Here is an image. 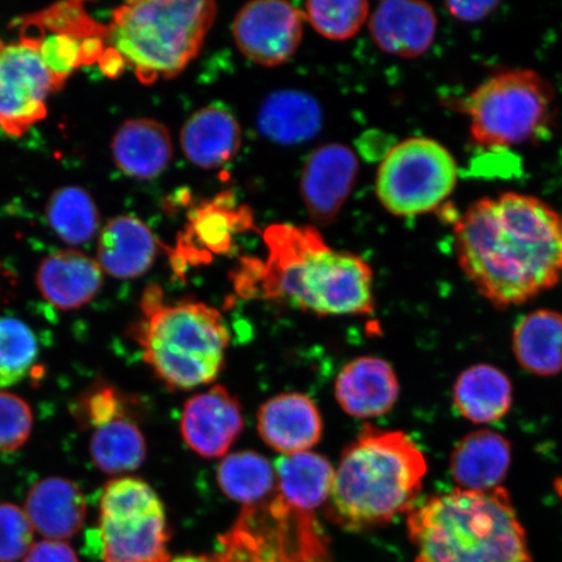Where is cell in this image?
Returning a JSON list of instances; mask_svg holds the SVG:
<instances>
[{
	"instance_id": "obj_27",
	"label": "cell",
	"mask_w": 562,
	"mask_h": 562,
	"mask_svg": "<svg viewBox=\"0 0 562 562\" xmlns=\"http://www.w3.org/2000/svg\"><path fill=\"white\" fill-rule=\"evenodd\" d=\"M513 353L521 368L538 376L562 372V314L547 308L526 315L513 333Z\"/></svg>"
},
{
	"instance_id": "obj_39",
	"label": "cell",
	"mask_w": 562,
	"mask_h": 562,
	"mask_svg": "<svg viewBox=\"0 0 562 562\" xmlns=\"http://www.w3.org/2000/svg\"><path fill=\"white\" fill-rule=\"evenodd\" d=\"M98 66L102 69V72L105 76L111 77V79H116L117 76L123 74L125 69V63L121 55H119L114 48L108 46V50L104 52L100 63Z\"/></svg>"
},
{
	"instance_id": "obj_40",
	"label": "cell",
	"mask_w": 562,
	"mask_h": 562,
	"mask_svg": "<svg viewBox=\"0 0 562 562\" xmlns=\"http://www.w3.org/2000/svg\"><path fill=\"white\" fill-rule=\"evenodd\" d=\"M170 562H221V560L217 558L195 557V554H186V557L171 559Z\"/></svg>"
},
{
	"instance_id": "obj_33",
	"label": "cell",
	"mask_w": 562,
	"mask_h": 562,
	"mask_svg": "<svg viewBox=\"0 0 562 562\" xmlns=\"http://www.w3.org/2000/svg\"><path fill=\"white\" fill-rule=\"evenodd\" d=\"M306 20L323 37L334 41H346L367 23L370 16L368 2L361 0H344V2H308L305 11Z\"/></svg>"
},
{
	"instance_id": "obj_38",
	"label": "cell",
	"mask_w": 562,
	"mask_h": 562,
	"mask_svg": "<svg viewBox=\"0 0 562 562\" xmlns=\"http://www.w3.org/2000/svg\"><path fill=\"white\" fill-rule=\"evenodd\" d=\"M498 2H448L446 7L451 15L462 23H477L487 19L497 7Z\"/></svg>"
},
{
	"instance_id": "obj_21",
	"label": "cell",
	"mask_w": 562,
	"mask_h": 562,
	"mask_svg": "<svg viewBox=\"0 0 562 562\" xmlns=\"http://www.w3.org/2000/svg\"><path fill=\"white\" fill-rule=\"evenodd\" d=\"M119 170L133 179L150 180L164 173L173 156L171 133L154 119L123 123L111 144Z\"/></svg>"
},
{
	"instance_id": "obj_25",
	"label": "cell",
	"mask_w": 562,
	"mask_h": 562,
	"mask_svg": "<svg viewBox=\"0 0 562 562\" xmlns=\"http://www.w3.org/2000/svg\"><path fill=\"white\" fill-rule=\"evenodd\" d=\"M453 402L461 416L473 424H492L509 413L513 386L502 370L491 364H474L457 378Z\"/></svg>"
},
{
	"instance_id": "obj_8",
	"label": "cell",
	"mask_w": 562,
	"mask_h": 562,
	"mask_svg": "<svg viewBox=\"0 0 562 562\" xmlns=\"http://www.w3.org/2000/svg\"><path fill=\"white\" fill-rule=\"evenodd\" d=\"M98 539L103 562H170V530L157 492L138 477L105 484Z\"/></svg>"
},
{
	"instance_id": "obj_20",
	"label": "cell",
	"mask_w": 562,
	"mask_h": 562,
	"mask_svg": "<svg viewBox=\"0 0 562 562\" xmlns=\"http://www.w3.org/2000/svg\"><path fill=\"white\" fill-rule=\"evenodd\" d=\"M25 515L34 531L48 540L72 538L86 524L88 505L82 491L66 477H45L25 498Z\"/></svg>"
},
{
	"instance_id": "obj_32",
	"label": "cell",
	"mask_w": 562,
	"mask_h": 562,
	"mask_svg": "<svg viewBox=\"0 0 562 562\" xmlns=\"http://www.w3.org/2000/svg\"><path fill=\"white\" fill-rule=\"evenodd\" d=\"M20 32V40L30 42L37 48L42 61L60 87L75 70L87 66L83 45L88 38L68 33L40 31L23 24Z\"/></svg>"
},
{
	"instance_id": "obj_9",
	"label": "cell",
	"mask_w": 562,
	"mask_h": 562,
	"mask_svg": "<svg viewBox=\"0 0 562 562\" xmlns=\"http://www.w3.org/2000/svg\"><path fill=\"white\" fill-rule=\"evenodd\" d=\"M459 168L452 153L432 138L412 137L386 151L376 175L378 200L392 215L431 213L453 193Z\"/></svg>"
},
{
	"instance_id": "obj_5",
	"label": "cell",
	"mask_w": 562,
	"mask_h": 562,
	"mask_svg": "<svg viewBox=\"0 0 562 562\" xmlns=\"http://www.w3.org/2000/svg\"><path fill=\"white\" fill-rule=\"evenodd\" d=\"M131 336L144 361L168 389L213 383L224 364L229 331L220 311L203 302L166 304L159 285L147 288Z\"/></svg>"
},
{
	"instance_id": "obj_3",
	"label": "cell",
	"mask_w": 562,
	"mask_h": 562,
	"mask_svg": "<svg viewBox=\"0 0 562 562\" xmlns=\"http://www.w3.org/2000/svg\"><path fill=\"white\" fill-rule=\"evenodd\" d=\"M416 562H531L508 491L456 488L407 512Z\"/></svg>"
},
{
	"instance_id": "obj_22",
	"label": "cell",
	"mask_w": 562,
	"mask_h": 562,
	"mask_svg": "<svg viewBox=\"0 0 562 562\" xmlns=\"http://www.w3.org/2000/svg\"><path fill=\"white\" fill-rule=\"evenodd\" d=\"M180 143L191 164L213 170L228 164L240 150L241 126L228 110L207 105L188 119Z\"/></svg>"
},
{
	"instance_id": "obj_15",
	"label": "cell",
	"mask_w": 562,
	"mask_h": 562,
	"mask_svg": "<svg viewBox=\"0 0 562 562\" xmlns=\"http://www.w3.org/2000/svg\"><path fill=\"white\" fill-rule=\"evenodd\" d=\"M248 207H237L229 193L196 209L184 237L178 244L175 257L178 263L200 265L211 256L224 255L234 244V236L251 226Z\"/></svg>"
},
{
	"instance_id": "obj_36",
	"label": "cell",
	"mask_w": 562,
	"mask_h": 562,
	"mask_svg": "<svg viewBox=\"0 0 562 562\" xmlns=\"http://www.w3.org/2000/svg\"><path fill=\"white\" fill-rule=\"evenodd\" d=\"M76 417L89 427H102L110 422L125 417L124 400L112 385H94L76 406Z\"/></svg>"
},
{
	"instance_id": "obj_2",
	"label": "cell",
	"mask_w": 562,
	"mask_h": 562,
	"mask_svg": "<svg viewBox=\"0 0 562 562\" xmlns=\"http://www.w3.org/2000/svg\"><path fill=\"white\" fill-rule=\"evenodd\" d=\"M263 240L267 256L243 258L231 273L238 296L322 316L374 311L372 270L361 257L329 248L312 226L272 224Z\"/></svg>"
},
{
	"instance_id": "obj_29",
	"label": "cell",
	"mask_w": 562,
	"mask_h": 562,
	"mask_svg": "<svg viewBox=\"0 0 562 562\" xmlns=\"http://www.w3.org/2000/svg\"><path fill=\"white\" fill-rule=\"evenodd\" d=\"M46 220L54 234L68 245L87 244L98 235L100 211L93 196L80 187L56 189L46 205Z\"/></svg>"
},
{
	"instance_id": "obj_1",
	"label": "cell",
	"mask_w": 562,
	"mask_h": 562,
	"mask_svg": "<svg viewBox=\"0 0 562 562\" xmlns=\"http://www.w3.org/2000/svg\"><path fill=\"white\" fill-rule=\"evenodd\" d=\"M457 261L496 308L526 304L562 279V214L537 196L502 193L454 223Z\"/></svg>"
},
{
	"instance_id": "obj_7",
	"label": "cell",
	"mask_w": 562,
	"mask_h": 562,
	"mask_svg": "<svg viewBox=\"0 0 562 562\" xmlns=\"http://www.w3.org/2000/svg\"><path fill=\"white\" fill-rule=\"evenodd\" d=\"M554 91L532 69H508L492 75L463 98L470 135L484 149H504L542 136L550 126Z\"/></svg>"
},
{
	"instance_id": "obj_10",
	"label": "cell",
	"mask_w": 562,
	"mask_h": 562,
	"mask_svg": "<svg viewBox=\"0 0 562 562\" xmlns=\"http://www.w3.org/2000/svg\"><path fill=\"white\" fill-rule=\"evenodd\" d=\"M61 87L30 42L0 40V130L21 137L44 121L47 100Z\"/></svg>"
},
{
	"instance_id": "obj_11",
	"label": "cell",
	"mask_w": 562,
	"mask_h": 562,
	"mask_svg": "<svg viewBox=\"0 0 562 562\" xmlns=\"http://www.w3.org/2000/svg\"><path fill=\"white\" fill-rule=\"evenodd\" d=\"M305 20V11L291 3H248L234 21V38L238 50L256 65L278 67L299 50Z\"/></svg>"
},
{
	"instance_id": "obj_13",
	"label": "cell",
	"mask_w": 562,
	"mask_h": 562,
	"mask_svg": "<svg viewBox=\"0 0 562 562\" xmlns=\"http://www.w3.org/2000/svg\"><path fill=\"white\" fill-rule=\"evenodd\" d=\"M243 428L241 406L222 385L189 398L181 413L182 439L203 459L226 456Z\"/></svg>"
},
{
	"instance_id": "obj_26",
	"label": "cell",
	"mask_w": 562,
	"mask_h": 562,
	"mask_svg": "<svg viewBox=\"0 0 562 562\" xmlns=\"http://www.w3.org/2000/svg\"><path fill=\"white\" fill-rule=\"evenodd\" d=\"M279 495L292 508L312 513L328 501L335 469L326 457L313 452L281 456L277 461Z\"/></svg>"
},
{
	"instance_id": "obj_4",
	"label": "cell",
	"mask_w": 562,
	"mask_h": 562,
	"mask_svg": "<svg viewBox=\"0 0 562 562\" xmlns=\"http://www.w3.org/2000/svg\"><path fill=\"white\" fill-rule=\"evenodd\" d=\"M427 460L402 431L367 426L335 469L327 515L351 531L390 524L417 504Z\"/></svg>"
},
{
	"instance_id": "obj_16",
	"label": "cell",
	"mask_w": 562,
	"mask_h": 562,
	"mask_svg": "<svg viewBox=\"0 0 562 562\" xmlns=\"http://www.w3.org/2000/svg\"><path fill=\"white\" fill-rule=\"evenodd\" d=\"M41 296L59 311H77L90 304L103 285V271L86 252L66 249L52 252L35 273Z\"/></svg>"
},
{
	"instance_id": "obj_24",
	"label": "cell",
	"mask_w": 562,
	"mask_h": 562,
	"mask_svg": "<svg viewBox=\"0 0 562 562\" xmlns=\"http://www.w3.org/2000/svg\"><path fill=\"white\" fill-rule=\"evenodd\" d=\"M323 112L311 94L300 90H279L259 109V133L279 145H299L318 135Z\"/></svg>"
},
{
	"instance_id": "obj_23",
	"label": "cell",
	"mask_w": 562,
	"mask_h": 562,
	"mask_svg": "<svg viewBox=\"0 0 562 562\" xmlns=\"http://www.w3.org/2000/svg\"><path fill=\"white\" fill-rule=\"evenodd\" d=\"M512 447L502 434L477 430L467 435L451 456L457 488L491 491L501 487L509 472Z\"/></svg>"
},
{
	"instance_id": "obj_35",
	"label": "cell",
	"mask_w": 562,
	"mask_h": 562,
	"mask_svg": "<svg viewBox=\"0 0 562 562\" xmlns=\"http://www.w3.org/2000/svg\"><path fill=\"white\" fill-rule=\"evenodd\" d=\"M30 518L15 504L0 503V562H18L33 543Z\"/></svg>"
},
{
	"instance_id": "obj_30",
	"label": "cell",
	"mask_w": 562,
	"mask_h": 562,
	"mask_svg": "<svg viewBox=\"0 0 562 562\" xmlns=\"http://www.w3.org/2000/svg\"><path fill=\"white\" fill-rule=\"evenodd\" d=\"M277 473L269 460L251 451L229 454L217 469V483L231 501L245 507L261 504L276 486Z\"/></svg>"
},
{
	"instance_id": "obj_31",
	"label": "cell",
	"mask_w": 562,
	"mask_h": 562,
	"mask_svg": "<svg viewBox=\"0 0 562 562\" xmlns=\"http://www.w3.org/2000/svg\"><path fill=\"white\" fill-rule=\"evenodd\" d=\"M38 357V341L25 322L0 316V391L23 381Z\"/></svg>"
},
{
	"instance_id": "obj_41",
	"label": "cell",
	"mask_w": 562,
	"mask_h": 562,
	"mask_svg": "<svg viewBox=\"0 0 562 562\" xmlns=\"http://www.w3.org/2000/svg\"><path fill=\"white\" fill-rule=\"evenodd\" d=\"M553 487L562 503V476L557 477V481L553 483Z\"/></svg>"
},
{
	"instance_id": "obj_34",
	"label": "cell",
	"mask_w": 562,
	"mask_h": 562,
	"mask_svg": "<svg viewBox=\"0 0 562 562\" xmlns=\"http://www.w3.org/2000/svg\"><path fill=\"white\" fill-rule=\"evenodd\" d=\"M33 412L15 393L0 391V453L15 452L31 438Z\"/></svg>"
},
{
	"instance_id": "obj_14",
	"label": "cell",
	"mask_w": 562,
	"mask_h": 562,
	"mask_svg": "<svg viewBox=\"0 0 562 562\" xmlns=\"http://www.w3.org/2000/svg\"><path fill=\"white\" fill-rule=\"evenodd\" d=\"M437 31V13L418 0H386L370 16V33L376 46L400 58H418L427 53Z\"/></svg>"
},
{
	"instance_id": "obj_17",
	"label": "cell",
	"mask_w": 562,
	"mask_h": 562,
	"mask_svg": "<svg viewBox=\"0 0 562 562\" xmlns=\"http://www.w3.org/2000/svg\"><path fill=\"white\" fill-rule=\"evenodd\" d=\"M400 384L391 364L378 357H360L341 369L335 396L341 409L356 418L384 416L397 403Z\"/></svg>"
},
{
	"instance_id": "obj_6",
	"label": "cell",
	"mask_w": 562,
	"mask_h": 562,
	"mask_svg": "<svg viewBox=\"0 0 562 562\" xmlns=\"http://www.w3.org/2000/svg\"><path fill=\"white\" fill-rule=\"evenodd\" d=\"M216 13L205 0H136L112 12L105 44L150 86L180 75L200 54Z\"/></svg>"
},
{
	"instance_id": "obj_12",
	"label": "cell",
	"mask_w": 562,
	"mask_h": 562,
	"mask_svg": "<svg viewBox=\"0 0 562 562\" xmlns=\"http://www.w3.org/2000/svg\"><path fill=\"white\" fill-rule=\"evenodd\" d=\"M358 160L346 145L318 147L306 160L301 176L302 201L308 215L321 226H327L339 215L353 191Z\"/></svg>"
},
{
	"instance_id": "obj_18",
	"label": "cell",
	"mask_w": 562,
	"mask_h": 562,
	"mask_svg": "<svg viewBox=\"0 0 562 562\" xmlns=\"http://www.w3.org/2000/svg\"><path fill=\"white\" fill-rule=\"evenodd\" d=\"M258 432L281 456L308 452L322 439V416L313 400L302 393H283L258 412Z\"/></svg>"
},
{
	"instance_id": "obj_19",
	"label": "cell",
	"mask_w": 562,
	"mask_h": 562,
	"mask_svg": "<svg viewBox=\"0 0 562 562\" xmlns=\"http://www.w3.org/2000/svg\"><path fill=\"white\" fill-rule=\"evenodd\" d=\"M158 251L157 236L136 216L112 217L98 235L97 262L112 278L144 276L156 262Z\"/></svg>"
},
{
	"instance_id": "obj_37",
	"label": "cell",
	"mask_w": 562,
	"mask_h": 562,
	"mask_svg": "<svg viewBox=\"0 0 562 562\" xmlns=\"http://www.w3.org/2000/svg\"><path fill=\"white\" fill-rule=\"evenodd\" d=\"M23 562H80L72 547L61 540L34 543Z\"/></svg>"
},
{
	"instance_id": "obj_28",
	"label": "cell",
	"mask_w": 562,
	"mask_h": 562,
	"mask_svg": "<svg viewBox=\"0 0 562 562\" xmlns=\"http://www.w3.org/2000/svg\"><path fill=\"white\" fill-rule=\"evenodd\" d=\"M89 448L94 465L111 475L133 472L146 459L144 434L125 417L95 428Z\"/></svg>"
}]
</instances>
